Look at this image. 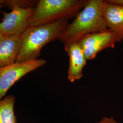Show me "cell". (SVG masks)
I'll return each mask as SVG.
<instances>
[{"label":"cell","mask_w":123,"mask_h":123,"mask_svg":"<svg viewBox=\"0 0 123 123\" xmlns=\"http://www.w3.org/2000/svg\"><path fill=\"white\" fill-rule=\"evenodd\" d=\"M104 2L87 0L84 8L69 23L59 40L63 43H78L85 36L108 29L103 13Z\"/></svg>","instance_id":"obj_1"},{"label":"cell","mask_w":123,"mask_h":123,"mask_svg":"<svg viewBox=\"0 0 123 123\" xmlns=\"http://www.w3.org/2000/svg\"><path fill=\"white\" fill-rule=\"evenodd\" d=\"M69 24L61 20L35 26H29L21 36L22 46L16 62H23L38 59L44 46L59 39Z\"/></svg>","instance_id":"obj_2"},{"label":"cell","mask_w":123,"mask_h":123,"mask_svg":"<svg viewBox=\"0 0 123 123\" xmlns=\"http://www.w3.org/2000/svg\"><path fill=\"white\" fill-rule=\"evenodd\" d=\"M87 0H40L30 20V26L74 18L84 8Z\"/></svg>","instance_id":"obj_3"},{"label":"cell","mask_w":123,"mask_h":123,"mask_svg":"<svg viewBox=\"0 0 123 123\" xmlns=\"http://www.w3.org/2000/svg\"><path fill=\"white\" fill-rule=\"evenodd\" d=\"M47 63L43 59H37L23 62H15L0 68V101L9 89L23 76L35 70Z\"/></svg>","instance_id":"obj_4"},{"label":"cell","mask_w":123,"mask_h":123,"mask_svg":"<svg viewBox=\"0 0 123 123\" xmlns=\"http://www.w3.org/2000/svg\"><path fill=\"white\" fill-rule=\"evenodd\" d=\"M34 9L14 6L10 12H3L2 21L0 22V34L4 36H21L30 26V20Z\"/></svg>","instance_id":"obj_5"},{"label":"cell","mask_w":123,"mask_h":123,"mask_svg":"<svg viewBox=\"0 0 123 123\" xmlns=\"http://www.w3.org/2000/svg\"><path fill=\"white\" fill-rule=\"evenodd\" d=\"M117 42V34L108 29L85 36L79 40L78 43L87 59L91 60L101 51L108 48H114Z\"/></svg>","instance_id":"obj_6"},{"label":"cell","mask_w":123,"mask_h":123,"mask_svg":"<svg viewBox=\"0 0 123 123\" xmlns=\"http://www.w3.org/2000/svg\"><path fill=\"white\" fill-rule=\"evenodd\" d=\"M64 45L69 57L68 78L73 83L83 77V69L87 59L78 43H66Z\"/></svg>","instance_id":"obj_7"},{"label":"cell","mask_w":123,"mask_h":123,"mask_svg":"<svg viewBox=\"0 0 123 123\" xmlns=\"http://www.w3.org/2000/svg\"><path fill=\"white\" fill-rule=\"evenodd\" d=\"M103 13L108 28L118 37V42L123 40V6L104 0Z\"/></svg>","instance_id":"obj_8"},{"label":"cell","mask_w":123,"mask_h":123,"mask_svg":"<svg viewBox=\"0 0 123 123\" xmlns=\"http://www.w3.org/2000/svg\"><path fill=\"white\" fill-rule=\"evenodd\" d=\"M21 46L20 36H4L3 37L0 41V68L16 62Z\"/></svg>","instance_id":"obj_9"},{"label":"cell","mask_w":123,"mask_h":123,"mask_svg":"<svg viewBox=\"0 0 123 123\" xmlns=\"http://www.w3.org/2000/svg\"><path fill=\"white\" fill-rule=\"evenodd\" d=\"M15 97L8 95L0 101V123H17L14 106Z\"/></svg>","instance_id":"obj_10"},{"label":"cell","mask_w":123,"mask_h":123,"mask_svg":"<svg viewBox=\"0 0 123 123\" xmlns=\"http://www.w3.org/2000/svg\"><path fill=\"white\" fill-rule=\"evenodd\" d=\"M37 1L28 0H5V6L11 9L14 6L21 8H35Z\"/></svg>","instance_id":"obj_11"},{"label":"cell","mask_w":123,"mask_h":123,"mask_svg":"<svg viewBox=\"0 0 123 123\" xmlns=\"http://www.w3.org/2000/svg\"><path fill=\"white\" fill-rule=\"evenodd\" d=\"M97 123H119L111 117H105L100 121Z\"/></svg>","instance_id":"obj_12"},{"label":"cell","mask_w":123,"mask_h":123,"mask_svg":"<svg viewBox=\"0 0 123 123\" xmlns=\"http://www.w3.org/2000/svg\"><path fill=\"white\" fill-rule=\"evenodd\" d=\"M106 1L111 3L123 6V0H106Z\"/></svg>","instance_id":"obj_13"},{"label":"cell","mask_w":123,"mask_h":123,"mask_svg":"<svg viewBox=\"0 0 123 123\" xmlns=\"http://www.w3.org/2000/svg\"><path fill=\"white\" fill-rule=\"evenodd\" d=\"M5 6V0H0V7H3Z\"/></svg>","instance_id":"obj_14"},{"label":"cell","mask_w":123,"mask_h":123,"mask_svg":"<svg viewBox=\"0 0 123 123\" xmlns=\"http://www.w3.org/2000/svg\"><path fill=\"white\" fill-rule=\"evenodd\" d=\"M4 36L3 35H1V34H0V41L2 39V38H3V37H4Z\"/></svg>","instance_id":"obj_15"}]
</instances>
